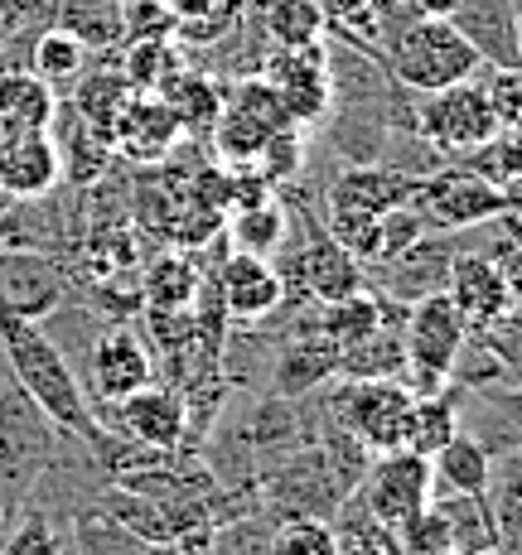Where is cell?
<instances>
[{
  "mask_svg": "<svg viewBox=\"0 0 522 555\" xmlns=\"http://www.w3.org/2000/svg\"><path fill=\"white\" fill-rule=\"evenodd\" d=\"M208 135H213V155H218L228 169H242V165H257V155H262V145L271 131H262L252 116H242L238 106L222 102V116L213 121Z\"/></svg>",
  "mask_w": 522,
  "mask_h": 555,
  "instance_id": "1f68e13d",
  "label": "cell"
},
{
  "mask_svg": "<svg viewBox=\"0 0 522 555\" xmlns=\"http://www.w3.org/2000/svg\"><path fill=\"white\" fill-rule=\"evenodd\" d=\"M53 25L78 35L88 49H112V44H122V35H126L122 0H63V15L53 20Z\"/></svg>",
  "mask_w": 522,
  "mask_h": 555,
  "instance_id": "f1b7e54d",
  "label": "cell"
},
{
  "mask_svg": "<svg viewBox=\"0 0 522 555\" xmlns=\"http://www.w3.org/2000/svg\"><path fill=\"white\" fill-rule=\"evenodd\" d=\"M445 295L455 300V309L464 314V324H498V319L513 314V300H518V285L494 256H479V251H464L450 261V275H445Z\"/></svg>",
  "mask_w": 522,
  "mask_h": 555,
  "instance_id": "8fae6325",
  "label": "cell"
},
{
  "mask_svg": "<svg viewBox=\"0 0 522 555\" xmlns=\"http://www.w3.org/2000/svg\"><path fill=\"white\" fill-rule=\"evenodd\" d=\"M494 488V464L488 450L470 435H455L441 454L431 459V498H479Z\"/></svg>",
  "mask_w": 522,
  "mask_h": 555,
  "instance_id": "ffe728a7",
  "label": "cell"
},
{
  "mask_svg": "<svg viewBox=\"0 0 522 555\" xmlns=\"http://www.w3.org/2000/svg\"><path fill=\"white\" fill-rule=\"evenodd\" d=\"M131 5H160V0H122V10H131Z\"/></svg>",
  "mask_w": 522,
  "mask_h": 555,
  "instance_id": "7bdbcfd3",
  "label": "cell"
},
{
  "mask_svg": "<svg viewBox=\"0 0 522 555\" xmlns=\"http://www.w3.org/2000/svg\"><path fill=\"white\" fill-rule=\"evenodd\" d=\"M0 348H5L10 372L20 377V387L29 391V401H35L53 425H63V430L102 444V430L88 415V397H82L78 377H73V367L63 362L59 348L49 344L44 328L29 324V319H20V314H10V309L0 305Z\"/></svg>",
  "mask_w": 522,
  "mask_h": 555,
  "instance_id": "6da1fadb",
  "label": "cell"
},
{
  "mask_svg": "<svg viewBox=\"0 0 522 555\" xmlns=\"http://www.w3.org/2000/svg\"><path fill=\"white\" fill-rule=\"evenodd\" d=\"M329 527H334L339 555H402L397 551V531L382 527V521L372 517V512L358 503V498L344 507V517L329 521Z\"/></svg>",
  "mask_w": 522,
  "mask_h": 555,
  "instance_id": "d6a6232c",
  "label": "cell"
},
{
  "mask_svg": "<svg viewBox=\"0 0 522 555\" xmlns=\"http://www.w3.org/2000/svg\"><path fill=\"white\" fill-rule=\"evenodd\" d=\"M421 179L402 175V169L358 165L344 169L329 189V237L339 242L354 261H372V242H378V218L392 208L417 203Z\"/></svg>",
  "mask_w": 522,
  "mask_h": 555,
  "instance_id": "3957f363",
  "label": "cell"
},
{
  "mask_svg": "<svg viewBox=\"0 0 522 555\" xmlns=\"http://www.w3.org/2000/svg\"><path fill=\"white\" fill-rule=\"evenodd\" d=\"M116 415H122V430L131 435L136 444L160 450V454H175L179 450V440H184V421H189L184 401H179L175 391L155 387V382L116 401Z\"/></svg>",
  "mask_w": 522,
  "mask_h": 555,
  "instance_id": "9a60e30c",
  "label": "cell"
},
{
  "mask_svg": "<svg viewBox=\"0 0 522 555\" xmlns=\"http://www.w3.org/2000/svg\"><path fill=\"white\" fill-rule=\"evenodd\" d=\"M63 159L53 131H15L0 135V194L10 198H44L59 189Z\"/></svg>",
  "mask_w": 522,
  "mask_h": 555,
  "instance_id": "7c38bea8",
  "label": "cell"
},
{
  "mask_svg": "<svg viewBox=\"0 0 522 555\" xmlns=\"http://www.w3.org/2000/svg\"><path fill=\"white\" fill-rule=\"evenodd\" d=\"M53 555H63V551H53Z\"/></svg>",
  "mask_w": 522,
  "mask_h": 555,
  "instance_id": "bcb514c9",
  "label": "cell"
},
{
  "mask_svg": "<svg viewBox=\"0 0 522 555\" xmlns=\"http://www.w3.org/2000/svg\"><path fill=\"white\" fill-rule=\"evenodd\" d=\"M281 300H285V281L266 256L232 251L228 261H222V305H228V314L262 319V314H271Z\"/></svg>",
  "mask_w": 522,
  "mask_h": 555,
  "instance_id": "e0dca14e",
  "label": "cell"
},
{
  "mask_svg": "<svg viewBox=\"0 0 522 555\" xmlns=\"http://www.w3.org/2000/svg\"><path fill=\"white\" fill-rule=\"evenodd\" d=\"M262 78L276 88L291 126H319L334 112V68H329V49H271L262 63Z\"/></svg>",
  "mask_w": 522,
  "mask_h": 555,
  "instance_id": "ba28073f",
  "label": "cell"
},
{
  "mask_svg": "<svg viewBox=\"0 0 522 555\" xmlns=\"http://www.w3.org/2000/svg\"><path fill=\"white\" fill-rule=\"evenodd\" d=\"M301 165H305V135H301V126H281V131H271L266 135V145H262V155H257V175L266 179V184H285V179H295L301 175Z\"/></svg>",
  "mask_w": 522,
  "mask_h": 555,
  "instance_id": "e575fe53",
  "label": "cell"
},
{
  "mask_svg": "<svg viewBox=\"0 0 522 555\" xmlns=\"http://www.w3.org/2000/svg\"><path fill=\"white\" fill-rule=\"evenodd\" d=\"M417 131H421V141L441 155H474V151H484L504 126H498L479 78H470L445 92H431L417 112Z\"/></svg>",
  "mask_w": 522,
  "mask_h": 555,
  "instance_id": "5b68a950",
  "label": "cell"
},
{
  "mask_svg": "<svg viewBox=\"0 0 522 555\" xmlns=\"http://www.w3.org/2000/svg\"><path fill=\"white\" fill-rule=\"evenodd\" d=\"M228 232L238 242V251L247 256H271L276 247L285 242V208L276 198L257 203V208H242V212H228Z\"/></svg>",
  "mask_w": 522,
  "mask_h": 555,
  "instance_id": "4dcf8cb0",
  "label": "cell"
},
{
  "mask_svg": "<svg viewBox=\"0 0 522 555\" xmlns=\"http://www.w3.org/2000/svg\"><path fill=\"white\" fill-rule=\"evenodd\" d=\"M160 98H165V106L175 112V121L184 135H208L213 121L222 116V92L213 88V78H204V73L179 68L175 78L160 88Z\"/></svg>",
  "mask_w": 522,
  "mask_h": 555,
  "instance_id": "44dd1931",
  "label": "cell"
},
{
  "mask_svg": "<svg viewBox=\"0 0 522 555\" xmlns=\"http://www.w3.org/2000/svg\"><path fill=\"white\" fill-rule=\"evenodd\" d=\"M450 25L470 39V49L484 59V68H518V0H464L450 15Z\"/></svg>",
  "mask_w": 522,
  "mask_h": 555,
  "instance_id": "4fadbf2b",
  "label": "cell"
},
{
  "mask_svg": "<svg viewBox=\"0 0 522 555\" xmlns=\"http://www.w3.org/2000/svg\"><path fill=\"white\" fill-rule=\"evenodd\" d=\"M136 555H175V546H151V551H136Z\"/></svg>",
  "mask_w": 522,
  "mask_h": 555,
  "instance_id": "b9f144b4",
  "label": "cell"
},
{
  "mask_svg": "<svg viewBox=\"0 0 522 555\" xmlns=\"http://www.w3.org/2000/svg\"><path fill=\"white\" fill-rule=\"evenodd\" d=\"M513 194L488 184L474 169H445V175L421 179L417 189V212L425 228H479L494 218H513Z\"/></svg>",
  "mask_w": 522,
  "mask_h": 555,
  "instance_id": "52a82bcc",
  "label": "cell"
},
{
  "mask_svg": "<svg viewBox=\"0 0 522 555\" xmlns=\"http://www.w3.org/2000/svg\"><path fill=\"white\" fill-rule=\"evenodd\" d=\"M0 305H5L10 314L29 319V324H39V319L63 305L59 266L44 261V256H35V251L0 256Z\"/></svg>",
  "mask_w": 522,
  "mask_h": 555,
  "instance_id": "5bb4252c",
  "label": "cell"
},
{
  "mask_svg": "<svg viewBox=\"0 0 522 555\" xmlns=\"http://www.w3.org/2000/svg\"><path fill=\"white\" fill-rule=\"evenodd\" d=\"M397 551L402 555H441L450 551V527H445L441 507H421L411 521H402L397 527Z\"/></svg>",
  "mask_w": 522,
  "mask_h": 555,
  "instance_id": "f35d334b",
  "label": "cell"
},
{
  "mask_svg": "<svg viewBox=\"0 0 522 555\" xmlns=\"http://www.w3.org/2000/svg\"><path fill=\"white\" fill-rule=\"evenodd\" d=\"M479 555H498V551H479Z\"/></svg>",
  "mask_w": 522,
  "mask_h": 555,
  "instance_id": "f6af8a7d",
  "label": "cell"
},
{
  "mask_svg": "<svg viewBox=\"0 0 522 555\" xmlns=\"http://www.w3.org/2000/svg\"><path fill=\"white\" fill-rule=\"evenodd\" d=\"M59 92L29 68H0V135L15 131H53Z\"/></svg>",
  "mask_w": 522,
  "mask_h": 555,
  "instance_id": "ac0fdd59",
  "label": "cell"
},
{
  "mask_svg": "<svg viewBox=\"0 0 522 555\" xmlns=\"http://www.w3.org/2000/svg\"><path fill=\"white\" fill-rule=\"evenodd\" d=\"M358 503H364L382 527L397 531L402 521H411L421 507H431V459L411 450H387L372 459L358 478Z\"/></svg>",
  "mask_w": 522,
  "mask_h": 555,
  "instance_id": "9c48e42d",
  "label": "cell"
},
{
  "mask_svg": "<svg viewBox=\"0 0 522 555\" xmlns=\"http://www.w3.org/2000/svg\"><path fill=\"white\" fill-rule=\"evenodd\" d=\"M141 295L151 300V309H160V314H179V309H189L199 300L194 256H184V251L155 256V261L145 266V275H141Z\"/></svg>",
  "mask_w": 522,
  "mask_h": 555,
  "instance_id": "603a6c76",
  "label": "cell"
},
{
  "mask_svg": "<svg viewBox=\"0 0 522 555\" xmlns=\"http://www.w3.org/2000/svg\"><path fill=\"white\" fill-rule=\"evenodd\" d=\"M73 106H78V121H88L98 135H106V126H112V116L122 112V102L131 98V82L122 78L116 68H98V73H82L78 82H73ZM106 145V141H102Z\"/></svg>",
  "mask_w": 522,
  "mask_h": 555,
  "instance_id": "f546056e",
  "label": "cell"
},
{
  "mask_svg": "<svg viewBox=\"0 0 522 555\" xmlns=\"http://www.w3.org/2000/svg\"><path fill=\"white\" fill-rule=\"evenodd\" d=\"M228 106H238L242 116H252V121L262 126V131H281V126H291V116H285V106L281 98H276V88L262 78H242L238 88H232V98H222Z\"/></svg>",
  "mask_w": 522,
  "mask_h": 555,
  "instance_id": "d590c367",
  "label": "cell"
},
{
  "mask_svg": "<svg viewBox=\"0 0 522 555\" xmlns=\"http://www.w3.org/2000/svg\"><path fill=\"white\" fill-rule=\"evenodd\" d=\"M88 44H82L78 35H68L63 25H49L44 35L35 39V68L29 73H39V78L49 82L53 92L59 88H73V82L88 73Z\"/></svg>",
  "mask_w": 522,
  "mask_h": 555,
  "instance_id": "83f0119b",
  "label": "cell"
},
{
  "mask_svg": "<svg viewBox=\"0 0 522 555\" xmlns=\"http://www.w3.org/2000/svg\"><path fill=\"white\" fill-rule=\"evenodd\" d=\"M301 281L319 305H334V300H344V295L364 291V266L339 247L329 232H315L310 247L301 251Z\"/></svg>",
  "mask_w": 522,
  "mask_h": 555,
  "instance_id": "d6986e66",
  "label": "cell"
},
{
  "mask_svg": "<svg viewBox=\"0 0 522 555\" xmlns=\"http://www.w3.org/2000/svg\"><path fill=\"white\" fill-rule=\"evenodd\" d=\"M122 73L131 82V92H160L179 73V53L169 35H131V44L122 53Z\"/></svg>",
  "mask_w": 522,
  "mask_h": 555,
  "instance_id": "484cf974",
  "label": "cell"
},
{
  "mask_svg": "<svg viewBox=\"0 0 522 555\" xmlns=\"http://www.w3.org/2000/svg\"><path fill=\"white\" fill-rule=\"evenodd\" d=\"M411 15H431V20H450L455 10L464 5V0H407Z\"/></svg>",
  "mask_w": 522,
  "mask_h": 555,
  "instance_id": "60d3db41",
  "label": "cell"
},
{
  "mask_svg": "<svg viewBox=\"0 0 522 555\" xmlns=\"http://www.w3.org/2000/svg\"><path fill=\"white\" fill-rule=\"evenodd\" d=\"M59 551V541H53V531L44 527V521H25V527L10 537V546H5V555H53Z\"/></svg>",
  "mask_w": 522,
  "mask_h": 555,
  "instance_id": "ab89813d",
  "label": "cell"
},
{
  "mask_svg": "<svg viewBox=\"0 0 522 555\" xmlns=\"http://www.w3.org/2000/svg\"><path fill=\"white\" fill-rule=\"evenodd\" d=\"M460 435V421H455V401L445 391H421L411 401V421H407V440L402 450L421 454V459H435L445 444Z\"/></svg>",
  "mask_w": 522,
  "mask_h": 555,
  "instance_id": "d4e9b609",
  "label": "cell"
},
{
  "mask_svg": "<svg viewBox=\"0 0 522 555\" xmlns=\"http://www.w3.org/2000/svg\"><path fill=\"white\" fill-rule=\"evenodd\" d=\"M329 372H339V348L329 344V338L319 348L295 344L291 353H285V362H281V387L285 391H301V387H310V382L329 377Z\"/></svg>",
  "mask_w": 522,
  "mask_h": 555,
  "instance_id": "8d00e7d4",
  "label": "cell"
},
{
  "mask_svg": "<svg viewBox=\"0 0 522 555\" xmlns=\"http://www.w3.org/2000/svg\"><path fill=\"white\" fill-rule=\"evenodd\" d=\"M387 324H392V309H387L382 295H372V291H358V295H344V300L324 305V338L339 348V353L358 348L364 338H372Z\"/></svg>",
  "mask_w": 522,
  "mask_h": 555,
  "instance_id": "7402d4cb",
  "label": "cell"
},
{
  "mask_svg": "<svg viewBox=\"0 0 522 555\" xmlns=\"http://www.w3.org/2000/svg\"><path fill=\"white\" fill-rule=\"evenodd\" d=\"M441 507L445 527H450V551L479 555V551H494V507H488V493L479 498H431Z\"/></svg>",
  "mask_w": 522,
  "mask_h": 555,
  "instance_id": "4316f807",
  "label": "cell"
},
{
  "mask_svg": "<svg viewBox=\"0 0 522 555\" xmlns=\"http://www.w3.org/2000/svg\"><path fill=\"white\" fill-rule=\"evenodd\" d=\"M271 49H310L324 44V5L319 0H266L262 20Z\"/></svg>",
  "mask_w": 522,
  "mask_h": 555,
  "instance_id": "cb8c5ba5",
  "label": "cell"
},
{
  "mask_svg": "<svg viewBox=\"0 0 522 555\" xmlns=\"http://www.w3.org/2000/svg\"><path fill=\"white\" fill-rule=\"evenodd\" d=\"M179 121L175 112L165 106L160 92H131V98L122 102V112L112 116V126H106V151L136 159V165H155V159H165L169 151L179 145Z\"/></svg>",
  "mask_w": 522,
  "mask_h": 555,
  "instance_id": "30bf717a",
  "label": "cell"
},
{
  "mask_svg": "<svg viewBox=\"0 0 522 555\" xmlns=\"http://www.w3.org/2000/svg\"><path fill=\"white\" fill-rule=\"evenodd\" d=\"M411 401L417 391L397 377H364L354 387H344L339 397V421H344L348 440H358L372 454L402 450L407 440V421H411Z\"/></svg>",
  "mask_w": 522,
  "mask_h": 555,
  "instance_id": "8992f818",
  "label": "cell"
},
{
  "mask_svg": "<svg viewBox=\"0 0 522 555\" xmlns=\"http://www.w3.org/2000/svg\"><path fill=\"white\" fill-rule=\"evenodd\" d=\"M382 68L402 82V88L421 92H445L455 82L479 78L484 59L470 49V39L450 25V20H431V15H407L387 29L382 44Z\"/></svg>",
  "mask_w": 522,
  "mask_h": 555,
  "instance_id": "7a4b0ae2",
  "label": "cell"
},
{
  "mask_svg": "<svg viewBox=\"0 0 522 555\" xmlns=\"http://www.w3.org/2000/svg\"><path fill=\"white\" fill-rule=\"evenodd\" d=\"M271 555H339V541H334V527L324 517H295L281 521V531L271 537Z\"/></svg>",
  "mask_w": 522,
  "mask_h": 555,
  "instance_id": "836d02e7",
  "label": "cell"
},
{
  "mask_svg": "<svg viewBox=\"0 0 522 555\" xmlns=\"http://www.w3.org/2000/svg\"><path fill=\"white\" fill-rule=\"evenodd\" d=\"M464 338H470V324H464V314L455 309L450 295L445 291L421 295L411 305V314L402 319V377L417 382L421 391H435L460 362Z\"/></svg>",
  "mask_w": 522,
  "mask_h": 555,
  "instance_id": "277c9868",
  "label": "cell"
},
{
  "mask_svg": "<svg viewBox=\"0 0 522 555\" xmlns=\"http://www.w3.org/2000/svg\"><path fill=\"white\" fill-rule=\"evenodd\" d=\"M441 555H464V551H441Z\"/></svg>",
  "mask_w": 522,
  "mask_h": 555,
  "instance_id": "ee69618b",
  "label": "cell"
},
{
  "mask_svg": "<svg viewBox=\"0 0 522 555\" xmlns=\"http://www.w3.org/2000/svg\"><path fill=\"white\" fill-rule=\"evenodd\" d=\"M151 358H145L141 338L126 334V328H112V334L98 338V348H92V387H98L102 401H122L131 397V391L151 387Z\"/></svg>",
  "mask_w": 522,
  "mask_h": 555,
  "instance_id": "2e32d148",
  "label": "cell"
},
{
  "mask_svg": "<svg viewBox=\"0 0 522 555\" xmlns=\"http://www.w3.org/2000/svg\"><path fill=\"white\" fill-rule=\"evenodd\" d=\"M479 88H484L488 106H494L498 126L518 131L522 121V73L518 68H479Z\"/></svg>",
  "mask_w": 522,
  "mask_h": 555,
  "instance_id": "74e56055",
  "label": "cell"
}]
</instances>
